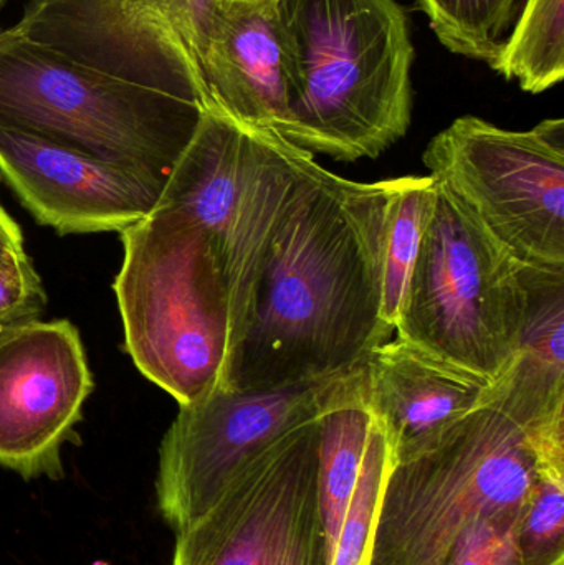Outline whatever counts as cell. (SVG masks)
I'll list each match as a JSON object with an SVG mask.
<instances>
[{
    "label": "cell",
    "mask_w": 564,
    "mask_h": 565,
    "mask_svg": "<svg viewBox=\"0 0 564 565\" xmlns=\"http://www.w3.org/2000/svg\"><path fill=\"white\" fill-rule=\"evenodd\" d=\"M523 267L436 181L396 335L492 384L509 365L525 319Z\"/></svg>",
    "instance_id": "cell-6"
},
{
    "label": "cell",
    "mask_w": 564,
    "mask_h": 565,
    "mask_svg": "<svg viewBox=\"0 0 564 565\" xmlns=\"http://www.w3.org/2000/svg\"><path fill=\"white\" fill-rule=\"evenodd\" d=\"M526 311L515 352L482 404L523 427L564 417V268L523 267Z\"/></svg>",
    "instance_id": "cell-15"
},
{
    "label": "cell",
    "mask_w": 564,
    "mask_h": 565,
    "mask_svg": "<svg viewBox=\"0 0 564 565\" xmlns=\"http://www.w3.org/2000/svg\"><path fill=\"white\" fill-rule=\"evenodd\" d=\"M519 547L523 565H564V461H535Z\"/></svg>",
    "instance_id": "cell-21"
},
{
    "label": "cell",
    "mask_w": 564,
    "mask_h": 565,
    "mask_svg": "<svg viewBox=\"0 0 564 565\" xmlns=\"http://www.w3.org/2000/svg\"><path fill=\"white\" fill-rule=\"evenodd\" d=\"M363 364L264 391H217L179 405L159 447L156 504L174 533L204 516L235 475L288 431L364 391Z\"/></svg>",
    "instance_id": "cell-8"
},
{
    "label": "cell",
    "mask_w": 564,
    "mask_h": 565,
    "mask_svg": "<svg viewBox=\"0 0 564 565\" xmlns=\"http://www.w3.org/2000/svg\"><path fill=\"white\" fill-rule=\"evenodd\" d=\"M320 418L265 448L175 533L171 565H330L318 507Z\"/></svg>",
    "instance_id": "cell-9"
},
{
    "label": "cell",
    "mask_w": 564,
    "mask_h": 565,
    "mask_svg": "<svg viewBox=\"0 0 564 565\" xmlns=\"http://www.w3.org/2000/svg\"><path fill=\"white\" fill-rule=\"evenodd\" d=\"M526 0H416L449 52L486 62L499 60Z\"/></svg>",
    "instance_id": "cell-19"
},
{
    "label": "cell",
    "mask_w": 564,
    "mask_h": 565,
    "mask_svg": "<svg viewBox=\"0 0 564 565\" xmlns=\"http://www.w3.org/2000/svg\"><path fill=\"white\" fill-rule=\"evenodd\" d=\"M95 391L78 328L25 322L0 334V468L23 480H62V450L76 440Z\"/></svg>",
    "instance_id": "cell-11"
},
{
    "label": "cell",
    "mask_w": 564,
    "mask_h": 565,
    "mask_svg": "<svg viewBox=\"0 0 564 565\" xmlns=\"http://www.w3.org/2000/svg\"><path fill=\"white\" fill-rule=\"evenodd\" d=\"M373 422L366 387L357 397L331 408L320 418L318 507L328 564L331 563L357 490Z\"/></svg>",
    "instance_id": "cell-16"
},
{
    "label": "cell",
    "mask_w": 564,
    "mask_h": 565,
    "mask_svg": "<svg viewBox=\"0 0 564 565\" xmlns=\"http://www.w3.org/2000/svg\"><path fill=\"white\" fill-rule=\"evenodd\" d=\"M0 175L36 224L60 235L121 234L151 214L166 179L0 128Z\"/></svg>",
    "instance_id": "cell-12"
},
{
    "label": "cell",
    "mask_w": 564,
    "mask_h": 565,
    "mask_svg": "<svg viewBox=\"0 0 564 565\" xmlns=\"http://www.w3.org/2000/svg\"><path fill=\"white\" fill-rule=\"evenodd\" d=\"M25 257L20 225L10 217L9 212L0 204V271L12 267Z\"/></svg>",
    "instance_id": "cell-24"
},
{
    "label": "cell",
    "mask_w": 564,
    "mask_h": 565,
    "mask_svg": "<svg viewBox=\"0 0 564 565\" xmlns=\"http://www.w3.org/2000/svg\"><path fill=\"white\" fill-rule=\"evenodd\" d=\"M46 301L42 278L29 255L0 271V334L40 319Z\"/></svg>",
    "instance_id": "cell-23"
},
{
    "label": "cell",
    "mask_w": 564,
    "mask_h": 565,
    "mask_svg": "<svg viewBox=\"0 0 564 565\" xmlns=\"http://www.w3.org/2000/svg\"><path fill=\"white\" fill-rule=\"evenodd\" d=\"M520 520L503 518L477 524L456 544L444 565H523Z\"/></svg>",
    "instance_id": "cell-22"
},
{
    "label": "cell",
    "mask_w": 564,
    "mask_h": 565,
    "mask_svg": "<svg viewBox=\"0 0 564 565\" xmlns=\"http://www.w3.org/2000/svg\"><path fill=\"white\" fill-rule=\"evenodd\" d=\"M204 106L79 65L0 29V128L168 181Z\"/></svg>",
    "instance_id": "cell-4"
},
{
    "label": "cell",
    "mask_w": 564,
    "mask_h": 565,
    "mask_svg": "<svg viewBox=\"0 0 564 565\" xmlns=\"http://www.w3.org/2000/svg\"><path fill=\"white\" fill-rule=\"evenodd\" d=\"M394 457L383 425L374 415L357 490L330 565H371L374 521Z\"/></svg>",
    "instance_id": "cell-20"
},
{
    "label": "cell",
    "mask_w": 564,
    "mask_h": 565,
    "mask_svg": "<svg viewBox=\"0 0 564 565\" xmlns=\"http://www.w3.org/2000/svg\"><path fill=\"white\" fill-rule=\"evenodd\" d=\"M436 202V181L400 178L387 211L383 248L381 318L396 331L406 308L407 291Z\"/></svg>",
    "instance_id": "cell-17"
},
{
    "label": "cell",
    "mask_w": 564,
    "mask_h": 565,
    "mask_svg": "<svg viewBox=\"0 0 564 565\" xmlns=\"http://www.w3.org/2000/svg\"><path fill=\"white\" fill-rule=\"evenodd\" d=\"M317 164L310 152L278 132L244 125L211 106L162 189L161 198L188 212L221 252L234 362L272 242Z\"/></svg>",
    "instance_id": "cell-5"
},
{
    "label": "cell",
    "mask_w": 564,
    "mask_h": 565,
    "mask_svg": "<svg viewBox=\"0 0 564 565\" xmlns=\"http://www.w3.org/2000/svg\"><path fill=\"white\" fill-rule=\"evenodd\" d=\"M423 161L513 257L564 268V119L510 131L462 116L434 136Z\"/></svg>",
    "instance_id": "cell-7"
},
{
    "label": "cell",
    "mask_w": 564,
    "mask_h": 565,
    "mask_svg": "<svg viewBox=\"0 0 564 565\" xmlns=\"http://www.w3.org/2000/svg\"><path fill=\"white\" fill-rule=\"evenodd\" d=\"M7 2H9V0H0V7L6 6Z\"/></svg>",
    "instance_id": "cell-25"
},
{
    "label": "cell",
    "mask_w": 564,
    "mask_h": 565,
    "mask_svg": "<svg viewBox=\"0 0 564 565\" xmlns=\"http://www.w3.org/2000/svg\"><path fill=\"white\" fill-rule=\"evenodd\" d=\"M397 179L311 169L272 242L228 391L354 371L394 331L381 318L387 211Z\"/></svg>",
    "instance_id": "cell-1"
},
{
    "label": "cell",
    "mask_w": 564,
    "mask_h": 565,
    "mask_svg": "<svg viewBox=\"0 0 564 565\" xmlns=\"http://www.w3.org/2000/svg\"><path fill=\"white\" fill-rule=\"evenodd\" d=\"M211 106L278 132L288 82L275 0H221L201 62Z\"/></svg>",
    "instance_id": "cell-13"
},
{
    "label": "cell",
    "mask_w": 564,
    "mask_h": 565,
    "mask_svg": "<svg viewBox=\"0 0 564 565\" xmlns=\"http://www.w3.org/2000/svg\"><path fill=\"white\" fill-rule=\"evenodd\" d=\"M539 95L564 78V0H526L492 66Z\"/></svg>",
    "instance_id": "cell-18"
},
{
    "label": "cell",
    "mask_w": 564,
    "mask_h": 565,
    "mask_svg": "<svg viewBox=\"0 0 564 565\" xmlns=\"http://www.w3.org/2000/svg\"><path fill=\"white\" fill-rule=\"evenodd\" d=\"M535 483L529 428L482 404L391 465L371 565H444L479 523L522 521Z\"/></svg>",
    "instance_id": "cell-3"
},
{
    "label": "cell",
    "mask_w": 564,
    "mask_h": 565,
    "mask_svg": "<svg viewBox=\"0 0 564 565\" xmlns=\"http://www.w3.org/2000/svg\"><path fill=\"white\" fill-rule=\"evenodd\" d=\"M201 0H29L13 30L106 75L211 108Z\"/></svg>",
    "instance_id": "cell-10"
},
{
    "label": "cell",
    "mask_w": 564,
    "mask_h": 565,
    "mask_svg": "<svg viewBox=\"0 0 564 565\" xmlns=\"http://www.w3.org/2000/svg\"><path fill=\"white\" fill-rule=\"evenodd\" d=\"M366 401L386 431L394 460L482 405L486 379L454 367L396 335L363 361Z\"/></svg>",
    "instance_id": "cell-14"
},
{
    "label": "cell",
    "mask_w": 564,
    "mask_h": 565,
    "mask_svg": "<svg viewBox=\"0 0 564 565\" xmlns=\"http://www.w3.org/2000/svg\"><path fill=\"white\" fill-rule=\"evenodd\" d=\"M288 82L278 135L311 156L376 159L413 121L414 45L397 0H275Z\"/></svg>",
    "instance_id": "cell-2"
}]
</instances>
